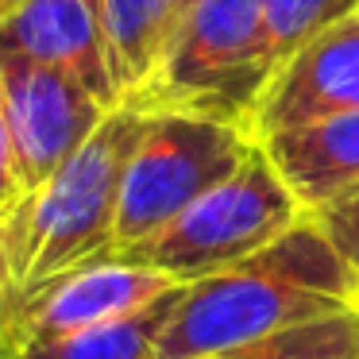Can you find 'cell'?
Segmentation results:
<instances>
[{
    "mask_svg": "<svg viewBox=\"0 0 359 359\" xmlns=\"http://www.w3.org/2000/svg\"><path fill=\"white\" fill-rule=\"evenodd\" d=\"M143 128L147 109L135 101L116 104L78 155L27 194L20 212L4 224L16 305L78 266L112 259L120 189Z\"/></svg>",
    "mask_w": 359,
    "mask_h": 359,
    "instance_id": "cell-2",
    "label": "cell"
},
{
    "mask_svg": "<svg viewBox=\"0 0 359 359\" xmlns=\"http://www.w3.org/2000/svg\"><path fill=\"white\" fill-rule=\"evenodd\" d=\"M274 74L263 0H197L182 12L147 86L128 101L147 112L189 109L251 128L255 101Z\"/></svg>",
    "mask_w": 359,
    "mask_h": 359,
    "instance_id": "cell-3",
    "label": "cell"
},
{
    "mask_svg": "<svg viewBox=\"0 0 359 359\" xmlns=\"http://www.w3.org/2000/svg\"><path fill=\"white\" fill-rule=\"evenodd\" d=\"M259 147L251 128L189 109L147 112L120 189L112 259L163 232L197 197L217 189Z\"/></svg>",
    "mask_w": 359,
    "mask_h": 359,
    "instance_id": "cell-4",
    "label": "cell"
},
{
    "mask_svg": "<svg viewBox=\"0 0 359 359\" xmlns=\"http://www.w3.org/2000/svg\"><path fill=\"white\" fill-rule=\"evenodd\" d=\"M302 217L305 209L297 205V197L290 194L266 151L255 147L232 178L197 197L163 232L116 259L163 271L178 286H189L263 251Z\"/></svg>",
    "mask_w": 359,
    "mask_h": 359,
    "instance_id": "cell-5",
    "label": "cell"
},
{
    "mask_svg": "<svg viewBox=\"0 0 359 359\" xmlns=\"http://www.w3.org/2000/svg\"><path fill=\"white\" fill-rule=\"evenodd\" d=\"M124 101L147 86L178 24L174 0H101Z\"/></svg>",
    "mask_w": 359,
    "mask_h": 359,
    "instance_id": "cell-12",
    "label": "cell"
},
{
    "mask_svg": "<svg viewBox=\"0 0 359 359\" xmlns=\"http://www.w3.org/2000/svg\"><path fill=\"white\" fill-rule=\"evenodd\" d=\"M351 16H359V8H355V12H351Z\"/></svg>",
    "mask_w": 359,
    "mask_h": 359,
    "instance_id": "cell-20",
    "label": "cell"
},
{
    "mask_svg": "<svg viewBox=\"0 0 359 359\" xmlns=\"http://www.w3.org/2000/svg\"><path fill=\"white\" fill-rule=\"evenodd\" d=\"M355 8H359V0H355Z\"/></svg>",
    "mask_w": 359,
    "mask_h": 359,
    "instance_id": "cell-21",
    "label": "cell"
},
{
    "mask_svg": "<svg viewBox=\"0 0 359 359\" xmlns=\"http://www.w3.org/2000/svg\"><path fill=\"white\" fill-rule=\"evenodd\" d=\"M313 217L325 228L328 240L336 243V251L351 263V271L359 274V189H351L348 197H340L336 205L313 212Z\"/></svg>",
    "mask_w": 359,
    "mask_h": 359,
    "instance_id": "cell-15",
    "label": "cell"
},
{
    "mask_svg": "<svg viewBox=\"0 0 359 359\" xmlns=\"http://www.w3.org/2000/svg\"><path fill=\"white\" fill-rule=\"evenodd\" d=\"M0 50L70 74L109 109L124 104L101 0H20L0 16Z\"/></svg>",
    "mask_w": 359,
    "mask_h": 359,
    "instance_id": "cell-8",
    "label": "cell"
},
{
    "mask_svg": "<svg viewBox=\"0 0 359 359\" xmlns=\"http://www.w3.org/2000/svg\"><path fill=\"white\" fill-rule=\"evenodd\" d=\"M174 4H178V20H182V12H189V8L197 4V0H174ZM174 27H178V24H174Z\"/></svg>",
    "mask_w": 359,
    "mask_h": 359,
    "instance_id": "cell-18",
    "label": "cell"
},
{
    "mask_svg": "<svg viewBox=\"0 0 359 359\" xmlns=\"http://www.w3.org/2000/svg\"><path fill=\"white\" fill-rule=\"evenodd\" d=\"M205 359H359V309L282 328L255 344Z\"/></svg>",
    "mask_w": 359,
    "mask_h": 359,
    "instance_id": "cell-13",
    "label": "cell"
},
{
    "mask_svg": "<svg viewBox=\"0 0 359 359\" xmlns=\"http://www.w3.org/2000/svg\"><path fill=\"white\" fill-rule=\"evenodd\" d=\"M16 313V290H12V263H8V243L0 228V359L8 355V325Z\"/></svg>",
    "mask_w": 359,
    "mask_h": 359,
    "instance_id": "cell-17",
    "label": "cell"
},
{
    "mask_svg": "<svg viewBox=\"0 0 359 359\" xmlns=\"http://www.w3.org/2000/svg\"><path fill=\"white\" fill-rule=\"evenodd\" d=\"M340 112H359V16L320 32L274 74L255 101L251 135L266 140Z\"/></svg>",
    "mask_w": 359,
    "mask_h": 359,
    "instance_id": "cell-9",
    "label": "cell"
},
{
    "mask_svg": "<svg viewBox=\"0 0 359 359\" xmlns=\"http://www.w3.org/2000/svg\"><path fill=\"white\" fill-rule=\"evenodd\" d=\"M12 4H20V0H0V16H4V12L12 8Z\"/></svg>",
    "mask_w": 359,
    "mask_h": 359,
    "instance_id": "cell-19",
    "label": "cell"
},
{
    "mask_svg": "<svg viewBox=\"0 0 359 359\" xmlns=\"http://www.w3.org/2000/svg\"><path fill=\"white\" fill-rule=\"evenodd\" d=\"M359 274L336 251L313 212L263 251L182 286L158 336L155 359H205L271 332L355 309Z\"/></svg>",
    "mask_w": 359,
    "mask_h": 359,
    "instance_id": "cell-1",
    "label": "cell"
},
{
    "mask_svg": "<svg viewBox=\"0 0 359 359\" xmlns=\"http://www.w3.org/2000/svg\"><path fill=\"white\" fill-rule=\"evenodd\" d=\"M178 297H182V286H174L170 294L143 305L132 317L78 328V332H62V336H50V340L20 344L16 351H8V359H155L158 336H163Z\"/></svg>",
    "mask_w": 359,
    "mask_h": 359,
    "instance_id": "cell-11",
    "label": "cell"
},
{
    "mask_svg": "<svg viewBox=\"0 0 359 359\" xmlns=\"http://www.w3.org/2000/svg\"><path fill=\"white\" fill-rule=\"evenodd\" d=\"M259 147L305 212H320L359 189V112L266 135Z\"/></svg>",
    "mask_w": 359,
    "mask_h": 359,
    "instance_id": "cell-10",
    "label": "cell"
},
{
    "mask_svg": "<svg viewBox=\"0 0 359 359\" xmlns=\"http://www.w3.org/2000/svg\"><path fill=\"white\" fill-rule=\"evenodd\" d=\"M355 309H359V302H355Z\"/></svg>",
    "mask_w": 359,
    "mask_h": 359,
    "instance_id": "cell-22",
    "label": "cell"
},
{
    "mask_svg": "<svg viewBox=\"0 0 359 359\" xmlns=\"http://www.w3.org/2000/svg\"><path fill=\"white\" fill-rule=\"evenodd\" d=\"M24 197L27 189L24 178H20L16 143H12V128H8V109H4V86H0V228L20 212Z\"/></svg>",
    "mask_w": 359,
    "mask_h": 359,
    "instance_id": "cell-16",
    "label": "cell"
},
{
    "mask_svg": "<svg viewBox=\"0 0 359 359\" xmlns=\"http://www.w3.org/2000/svg\"><path fill=\"white\" fill-rule=\"evenodd\" d=\"M174 286L178 282L166 278L163 271L128 263V259H101V263L78 266L16 305L8 325V351H16L20 344L132 317L143 305L170 294Z\"/></svg>",
    "mask_w": 359,
    "mask_h": 359,
    "instance_id": "cell-7",
    "label": "cell"
},
{
    "mask_svg": "<svg viewBox=\"0 0 359 359\" xmlns=\"http://www.w3.org/2000/svg\"><path fill=\"white\" fill-rule=\"evenodd\" d=\"M351 12H355V0H263L266 55L274 70H282L305 43L348 20Z\"/></svg>",
    "mask_w": 359,
    "mask_h": 359,
    "instance_id": "cell-14",
    "label": "cell"
},
{
    "mask_svg": "<svg viewBox=\"0 0 359 359\" xmlns=\"http://www.w3.org/2000/svg\"><path fill=\"white\" fill-rule=\"evenodd\" d=\"M0 86L27 194L55 178L112 112L78 78L12 50H0Z\"/></svg>",
    "mask_w": 359,
    "mask_h": 359,
    "instance_id": "cell-6",
    "label": "cell"
}]
</instances>
